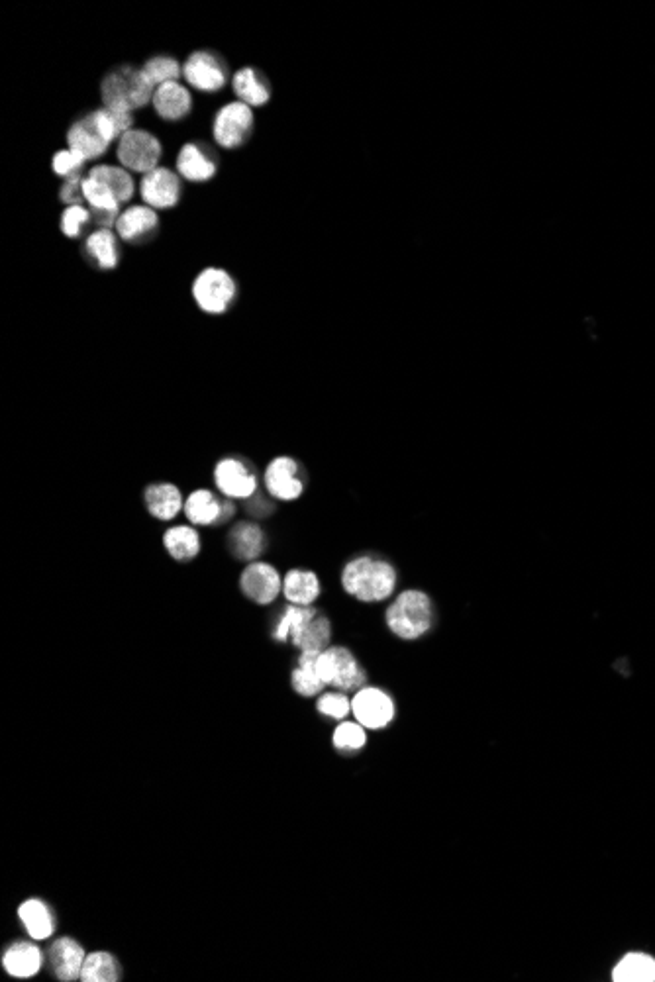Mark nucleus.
<instances>
[{
  "instance_id": "9b49d317",
  "label": "nucleus",
  "mask_w": 655,
  "mask_h": 982,
  "mask_svg": "<svg viewBox=\"0 0 655 982\" xmlns=\"http://www.w3.org/2000/svg\"><path fill=\"white\" fill-rule=\"evenodd\" d=\"M140 195L153 210H167L179 204L183 185L177 173L167 167H157L142 177Z\"/></svg>"
},
{
  "instance_id": "4468645a",
  "label": "nucleus",
  "mask_w": 655,
  "mask_h": 982,
  "mask_svg": "<svg viewBox=\"0 0 655 982\" xmlns=\"http://www.w3.org/2000/svg\"><path fill=\"white\" fill-rule=\"evenodd\" d=\"M303 473L293 457H277L265 469V489L279 500H297L304 491Z\"/></svg>"
},
{
  "instance_id": "f8f14e48",
  "label": "nucleus",
  "mask_w": 655,
  "mask_h": 982,
  "mask_svg": "<svg viewBox=\"0 0 655 982\" xmlns=\"http://www.w3.org/2000/svg\"><path fill=\"white\" fill-rule=\"evenodd\" d=\"M214 483L218 491L230 500H248L257 492L255 473L250 465L236 457H226L216 465Z\"/></svg>"
},
{
  "instance_id": "bb28decb",
  "label": "nucleus",
  "mask_w": 655,
  "mask_h": 982,
  "mask_svg": "<svg viewBox=\"0 0 655 982\" xmlns=\"http://www.w3.org/2000/svg\"><path fill=\"white\" fill-rule=\"evenodd\" d=\"M614 982H655V959L648 953L632 951L612 969Z\"/></svg>"
},
{
  "instance_id": "c756f323",
  "label": "nucleus",
  "mask_w": 655,
  "mask_h": 982,
  "mask_svg": "<svg viewBox=\"0 0 655 982\" xmlns=\"http://www.w3.org/2000/svg\"><path fill=\"white\" fill-rule=\"evenodd\" d=\"M332 639V624L328 616L316 612L301 630V634L293 639V645L301 651H322L330 647Z\"/></svg>"
},
{
  "instance_id": "2f4dec72",
  "label": "nucleus",
  "mask_w": 655,
  "mask_h": 982,
  "mask_svg": "<svg viewBox=\"0 0 655 982\" xmlns=\"http://www.w3.org/2000/svg\"><path fill=\"white\" fill-rule=\"evenodd\" d=\"M122 977L120 965L114 955L106 951H95L87 955L83 971H81V981L83 982H118Z\"/></svg>"
},
{
  "instance_id": "473e14b6",
  "label": "nucleus",
  "mask_w": 655,
  "mask_h": 982,
  "mask_svg": "<svg viewBox=\"0 0 655 982\" xmlns=\"http://www.w3.org/2000/svg\"><path fill=\"white\" fill-rule=\"evenodd\" d=\"M316 653L318 651H301V657H299V667L293 671V677H291V683H293V688L304 696H316L322 692V688L326 687L322 683V679L318 677L316 673Z\"/></svg>"
},
{
  "instance_id": "393cba45",
  "label": "nucleus",
  "mask_w": 655,
  "mask_h": 982,
  "mask_svg": "<svg viewBox=\"0 0 655 982\" xmlns=\"http://www.w3.org/2000/svg\"><path fill=\"white\" fill-rule=\"evenodd\" d=\"M283 594L289 604L312 606L320 596V581L312 571L293 569L283 579Z\"/></svg>"
},
{
  "instance_id": "7ed1b4c3",
  "label": "nucleus",
  "mask_w": 655,
  "mask_h": 982,
  "mask_svg": "<svg viewBox=\"0 0 655 982\" xmlns=\"http://www.w3.org/2000/svg\"><path fill=\"white\" fill-rule=\"evenodd\" d=\"M153 95L155 85L142 67L120 65L106 73L102 79L101 97L106 108L132 114L134 110L152 102Z\"/></svg>"
},
{
  "instance_id": "58836bf2",
  "label": "nucleus",
  "mask_w": 655,
  "mask_h": 982,
  "mask_svg": "<svg viewBox=\"0 0 655 982\" xmlns=\"http://www.w3.org/2000/svg\"><path fill=\"white\" fill-rule=\"evenodd\" d=\"M83 179L85 177H75V179H65L61 189H59V198L61 202H65L67 206H81L85 200V195H83Z\"/></svg>"
},
{
  "instance_id": "f704fd0d",
  "label": "nucleus",
  "mask_w": 655,
  "mask_h": 982,
  "mask_svg": "<svg viewBox=\"0 0 655 982\" xmlns=\"http://www.w3.org/2000/svg\"><path fill=\"white\" fill-rule=\"evenodd\" d=\"M142 69L150 77L155 89L165 83H173L183 75V67L171 55H153L144 63Z\"/></svg>"
},
{
  "instance_id": "aec40b11",
  "label": "nucleus",
  "mask_w": 655,
  "mask_h": 982,
  "mask_svg": "<svg viewBox=\"0 0 655 982\" xmlns=\"http://www.w3.org/2000/svg\"><path fill=\"white\" fill-rule=\"evenodd\" d=\"M83 253L89 263H93L101 271H112L118 267L122 249L118 236L110 230H95L85 238Z\"/></svg>"
},
{
  "instance_id": "c85d7f7f",
  "label": "nucleus",
  "mask_w": 655,
  "mask_h": 982,
  "mask_svg": "<svg viewBox=\"0 0 655 982\" xmlns=\"http://www.w3.org/2000/svg\"><path fill=\"white\" fill-rule=\"evenodd\" d=\"M163 545L175 561H191L201 553V536L191 526H173L165 532Z\"/></svg>"
},
{
  "instance_id": "c9c22d12",
  "label": "nucleus",
  "mask_w": 655,
  "mask_h": 982,
  "mask_svg": "<svg viewBox=\"0 0 655 982\" xmlns=\"http://www.w3.org/2000/svg\"><path fill=\"white\" fill-rule=\"evenodd\" d=\"M365 743L367 734L359 722H342L334 732V747L342 753H357Z\"/></svg>"
},
{
  "instance_id": "1a4fd4ad",
  "label": "nucleus",
  "mask_w": 655,
  "mask_h": 982,
  "mask_svg": "<svg viewBox=\"0 0 655 982\" xmlns=\"http://www.w3.org/2000/svg\"><path fill=\"white\" fill-rule=\"evenodd\" d=\"M395 702L389 692L377 687L355 690L352 714L365 730H383L395 720Z\"/></svg>"
},
{
  "instance_id": "6e6552de",
  "label": "nucleus",
  "mask_w": 655,
  "mask_h": 982,
  "mask_svg": "<svg viewBox=\"0 0 655 982\" xmlns=\"http://www.w3.org/2000/svg\"><path fill=\"white\" fill-rule=\"evenodd\" d=\"M253 112L244 102H230L214 116L212 134L220 148L238 149L252 138Z\"/></svg>"
},
{
  "instance_id": "423d86ee",
  "label": "nucleus",
  "mask_w": 655,
  "mask_h": 982,
  "mask_svg": "<svg viewBox=\"0 0 655 982\" xmlns=\"http://www.w3.org/2000/svg\"><path fill=\"white\" fill-rule=\"evenodd\" d=\"M238 295L234 277L218 267L201 271L193 283V296L206 314H224L230 310Z\"/></svg>"
},
{
  "instance_id": "4c0bfd02",
  "label": "nucleus",
  "mask_w": 655,
  "mask_h": 982,
  "mask_svg": "<svg viewBox=\"0 0 655 982\" xmlns=\"http://www.w3.org/2000/svg\"><path fill=\"white\" fill-rule=\"evenodd\" d=\"M85 159L79 157L77 153H73L71 149H63V151H57L53 155V161H51V169L57 177H61L63 181L65 179H75V177H83V169H85Z\"/></svg>"
},
{
  "instance_id": "ddd939ff",
  "label": "nucleus",
  "mask_w": 655,
  "mask_h": 982,
  "mask_svg": "<svg viewBox=\"0 0 655 982\" xmlns=\"http://www.w3.org/2000/svg\"><path fill=\"white\" fill-rule=\"evenodd\" d=\"M240 589L246 598H250L259 606H265L275 602V598L283 590V579L273 565L263 561H253L242 573Z\"/></svg>"
},
{
  "instance_id": "6ab92c4d",
  "label": "nucleus",
  "mask_w": 655,
  "mask_h": 982,
  "mask_svg": "<svg viewBox=\"0 0 655 982\" xmlns=\"http://www.w3.org/2000/svg\"><path fill=\"white\" fill-rule=\"evenodd\" d=\"M153 108L159 114V118L167 122H179L191 114L193 108V97L185 85L179 81L165 83L155 89L153 95Z\"/></svg>"
},
{
  "instance_id": "412c9836",
  "label": "nucleus",
  "mask_w": 655,
  "mask_h": 982,
  "mask_svg": "<svg viewBox=\"0 0 655 982\" xmlns=\"http://www.w3.org/2000/svg\"><path fill=\"white\" fill-rule=\"evenodd\" d=\"M232 89L240 102L253 106H263L271 99V83L267 75L257 67H242L234 79Z\"/></svg>"
},
{
  "instance_id": "2eb2a0df",
  "label": "nucleus",
  "mask_w": 655,
  "mask_h": 982,
  "mask_svg": "<svg viewBox=\"0 0 655 982\" xmlns=\"http://www.w3.org/2000/svg\"><path fill=\"white\" fill-rule=\"evenodd\" d=\"M177 171L191 183H206L218 173V153L204 142H189L177 155Z\"/></svg>"
},
{
  "instance_id": "39448f33",
  "label": "nucleus",
  "mask_w": 655,
  "mask_h": 982,
  "mask_svg": "<svg viewBox=\"0 0 655 982\" xmlns=\"http://www.w3.org/2000/svg\"><path fill=\"white\" fill-rule=\"evenodd\" d=\"M316 673L326 687L352 692L365 687L367 675L348 647H326L316 653Z\"/></svg>"
},
{
  "instance_id": "4be33fe9",
  "label": "nucleus",
  "mask_w": 655,
  "mask_h": 982,
  "mask_svg": "<svg viewBox=\"0 0 655 982\" xmlns=\"http://www.w3.org/2000/svg\"><path fill=\"white\" fill-rule=\"evenodd\" d=\"M18 918L28 935L36 941L50 939L55 932V918L50 906L40 898L24 900L18 908Z\"/></svg>"
},
{
  "instance_id": "0eeeda50",
  "label": "nucleus",
  "mask_w": 655,
  "mask_h": 982,
  "mask_svg": "<svg viewBox=\"0 0 655 982\" xmlns=\"http://www.w3.org/2000/svg\"><path fill=\"white\" fill-rule=\"evenodd\" d=\"M183 77L197 91L216 93L228 83L230 69L218 51H193L183 65Z\"/></svg>"
},
{
  "instance_id": "a878e982",
  "label": "nucleus",
  "mask_w": 655,
  "mask_h": 982,
  "mask_svg": "<svg viewBox=\"0 0 655 982\" xmlns=\"http://www.w3.org/2000/svg\"><path fill=\"white\" fill-rule=\"evenodd\" d=\"M87 175L104 185L120 204L128 202L136 193V183H134L132 175L128 173V169H124V167L95 165V167H91V171Z\"/></svg>"
},
{
  "instance_id": "20e7f679",
  "label": "nucleus",
  "mask_w": 655,
  "mask_h": 982,
  "mask_svg": "<svg viewBox=\"0 0 655 982\" xmlns=\"http://www.w3.org/2000/svg\"><path fill=\"white\" fill-rule=\"evenodd\" d=\"M432 626L434 604L432 598L422 590H404L387 610V628L391 630V634L404 641H414L426 636Z\"/></svg>"
},
{
  "instance_id": "7c9ffc66",
  "label": "nucleus",
  "mask_w": 655,
  "mask_h": 982,
  "mask_svg": "<svg viewBox=\"0 0 655 982\" xmlns=\"http://www.w3.org/2000/svg\"><path fill=\"white\" fill-rule=\"evenodd\" d=\"M318 610L312 608V606H295V604H289L281 618L277 620L275 628H273V639L275 641H281V643H287L293 639L297 638L301 634L306 622L316 614Z\"/></svg>"
},
{
  "instance_id": "9d476101",
  "label": "nucleus",
  "mask_w": 655,
  "mask_h": 982,
  "mask_svg": "<svg viewBox=\"0 0 655 982\" xmlns=\"http://www.w3.org/2000/svg\"><path fill=\"white\" fill-rule=\"evenodd\" d=\"M116 155L124 169L146 175L157 169L161 157V144L148 130L134 128L124 138L118 140Z\"/></svg>"
},
{
  "instance_id": "dca6fc26",
  "label": "nucleus",
  "mask_w": 655,
  "mask_h": 982,
  "mask_svg": "<svg viewBox=\"0 0 655 982\" xmlns=\"http://www.w3.org/2000/svg\"><path fill=\"white\" fill-rule=\"evenodd\" d=\"M159 230V216L150 206H130L126 208L118 222L116 232L118 238L132 246H142L152 242Z\"/></svg>"
},
{
  "instance_id": "72a5a7b5",
  "label": "nucleus",
  "mask_w": 655,
  "mask_h": 982,
  "mask_svg": "<svg viewBox=\"0 0 655 982\" xmlns=\"http://www.w3.org/2000/svg\"><path fill=\"white\" fill-rule=\"evenodd\" d=\"M91 230L95 232V226H93V216H91V208L87 206H67L61 214V232L71 238V240H79L81 236H89Z\"/></svg>"
},
{
  "instance_id": "a211bd4d",
  "label": "nucleus",
  "mask_w": 655,
  "mask_h": 982,
  "mask_svg": "<svg viewBox=\"0 0 655 982\" xmlns=\"http://www.w3.org/2000/svg\"><path fill=\"white\" fill-rule=\"evenodd\" d=\"M44 955L36 943L18 941L2 953V967L14 979H32L42 971Z\"/></svg>"
},
{
  "instance_id": "e433bc0d",
  "label": "nucleus",
  "mask_w": 655,
  "mask_h": 982,
  "mask_svg": "<svg viewBox=\"0 0 655 982\" xmlns=\"http://www.w3.org/2000/svg\"><path fill=\"white\" fill-rule=\"evenodd\" d=\"M318 712L326 718H332V720H340L344 722L348 718V714L352 712V700L346 696V692L342 690H334V692H324L320 698H318V704H316Z\"/></svg>"
},
{
  "instance_id": "b1692460",
  "label": "nucleus",
  "mask_w": 655,
  "mask_h": 982,
  "mask_svg": "<svg viewBox=\"0 0 655 982\" xmlns=\"http://www.w3.org/2000/svg\"><path fill=\"white\" fill-rule=\"evenodd\" d=\"M146 506L153 518L169 522L185 508V502L183 494L175 485L157 483L146 489Z\"/></svg>"
},
{
  "instance_id": "f03ea898",
  "label": "nucleus",
  "mask_w": 655,
  "mask_h": 982,
  "mask_svg": "<svg viewBox=\"0 0 655 982\" xmlns=\"http://www.w3.org/2000/svg\"><path fill=\"white\" fill-rule=\"evenodd\" d=\"M342 587L359 602H383L397 587L395 567L373 555H359L342 571Z\"/></svg>"
},
{
  "instance_id": "5701e85b",
  "label": "nucleus",
  "mask_w": 655,
  "mask_h": 982,
  "mask_svg": "<svg viewBox=\"0 0 655 982\" xmlns=\"http://www.w3.org/2000/svg\"><path fill=\"white\" fill-rule=\"evenodd\" d=\"M185 516L195 526L222 524L224 502L218 500L214 492L206 491V489L191 492L189 498L185 500Z\"/></svg>"
},
{
  "instance_id": "cd10ccee",
  "label": "nucleus",
  "mask_w": 655,
  "mask_h": 982,
  "mask_svg": "<svg viewBox=\"0 0 655 982\" xmlns=\"http://www.w3.org/2000/svg\"><path fill=\"white\" fill-rule=\"evenodd\" d=\"M230 549L236 555V559L255 561L265 549L263 530L252 522H240L230 532Z\"/></svg>"
},
{
  "instance_id": "f257e3e1",
  "label": "nucleus",
  "mask_w": 655,
  "mask_h": 982,
  "mask_svg": "<svg viewBox=\"0 0 655 982\" xmlns=\"http://www.w3.org/2000/svg\"><path fill=\"white\" fill-rule=\"evenodd\" d=\"M132 124L134 116L130 112L102 106L99 110L81 116L69 126L67 146L85 161L99 159L114 140H120L130 130H134Z\"/></svg>"
},
{
  "instance_id": "f3484780",
  "label": "nucleus",
  "mask_w": 655,
  "mask_h": 982,
  "mask_svg": "<svg viewBox=\"0 0 655 982\" xmlns=\"http://www.w3.org/2000/svg\"><path fill=\"white\" fill-rule=\"evenodd\" d=\"M85 949L71 937H61L50 947L48 961L55 979L63 982L81 981L85 965Z\"/></svg>"
}]
</instances>
